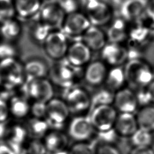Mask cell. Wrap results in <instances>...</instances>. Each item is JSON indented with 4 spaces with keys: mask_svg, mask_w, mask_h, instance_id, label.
I'll return each mask as SVG.
<instances>
[{
    "mask_svg": "<svg viewBox=\"0 0 154 154\" xmlns=\"http://www.w3.org/2000/svg\"><path fill=\"white\" fill-rule=\"evenodd\" d=\"M18 154H28L27 151H25V150H22Z\"/></svg>",
    "mask_w": 154,
    "mask_h": 154,
    "instance_id": "cell-49",
    "label": "cell"
},
{
    "mask_svg": "<svg viewBox=\"0 0 154 154\" xmlns=\"http://www.w3.org/2000/svg\"><path fill=\"white\" fill-rule=\"evenodd\" d=\"M114 2H116V3H118V4H120V5H121V4L122 3V2H123L125 1H126V0H113Z\"/></svg>",
    "mask_w": 154,
    "mask_h": 154,
    "instance_id": "cell-48",
    "label": "cell"
},
{
    "mask_svg": "<svg viewBox=\"0 0 154 154\" xmlns=\"http://www.w3.org/2000/svg\"><path fill=\"white\" fill-rule=\"evenodd\" d=\"M112 105L120 113L134 114L139 106L135 91L127 87L117 91Z\"/></svg>",
    "mask_w": 154,
    "mask_h": 154,
    "instance_id": "cell-14",
    "label": "cell"
},
{
    "mask_svg": "<svg viewBox=\"0 0 154 154\" xmlns=\"http://www.w3.org/2000/svg\"><path fill=\"white\" fill-rule=\"evenodd\" d=\"M26 91L34 101L47 103L54 97L53 84L46 78L32 79L26 82Z\"/></svg>",
    "mask_w": 154,
    "mask_h": 154,
    "instance_id": "cell-11",
    "label": "cell"
},
{
    "mask_svg": "<svg viewBox=\"0 0 154 154\" xmlns=\"http://www.w3.org/2000/svg\"><path fill=\"white\" fill-rule=\"evenodd\" d=\"M91 25L87 16L82 11L66 14L61 30L68 37L75 40H81V37Z\"/></svg>",
    "mask_w": 154,
    "mask_h": 154,
    "instance_id": "cell-8",
    "label": "cell"
},
{
    "mask_svg": "<svg viewBox=\"0 0 154 154\" xmlns=\"http://www.w3.org/2000/svg\"><path fill=\"white\" fill-rule=\"evenodd\" d=\"M0 32L7 40H13L17 38L21 32L20 23L14 18L0 24Z\"/></svg>",
    "mask_w": 154,
    "mask_h": 154,
    "instance_id": "cell-27",
    "label": "cell"
},
{
    "mask_svg": "<svg viewBox=\"0 0 154 154\" xmlns=\"http://www.w3.org/2000/svg\"><path fill=\"white\" fill-rule=\"evenodd\" d=\"M82 11L93 25L103 27L113 19V9L105 0H79Z\"/></svg>",
    "mask_w": 154,
    "mask_h": 154,
    "instance_id": "cell-2",
    "label": "cell"
},
{
    "mask_svg": "<svg viewBox=\"0 0 154 154\" xmlns=\"http://www.w3.org/2000/svg\"><path fill=\"white\" fill-rule=\"evenodd\" d=\"M96 154H121V152L112 143H101L96 148Z\"/></svg>",
    "mask_w": 154,
    "mask_h": 154,
    "instance_id": "cell-37",
    "label": "cell"
},
{
    "mask_svg": "<svg viewBox=\"0 0 154 154\" xmlns=\"http://www.w3.org/2000/svg\"><path fill=\"white\" fill-rule=\"evenodd\" d=\"M145 16L151 22L154 23V0H148Z\"/></svg>",
    "mask_w": 154,
    "mask_h": 154,
    "instance_id": "cell-41",
    "label": "cell"
},
{
    "mask_svg": "<svg viewBox=\"0 0 154 154\" xmlns=\"http://www.w3.org/2000/svg\"><path fill=\"white\" fill-rule=\"evenodd\" d=\"M16 14L23 19L35 16L42 8V0H14Z\"/></svg>",
    "mask_w": 154,
    "mask_h": 154,
    "instance_id": "cell-21",
    "label": "cell"
},
{
    "mask_svg": "<svg viewBox=\"0 0 154 154\" xmlns=\"http://www.w3.org/2000/svg\"><path fill=\"white\" fill-rule=\"evenodd\" d=\"M0 154H14L6 143L0 144Z\"/></svg>",
    "mask_w": 154,
    "mask_h": 154,
    "instance_id": "cell-44",
    "label": "cell"
},
{
    "mask_svg": "<svg viewBox=\"0 0 154 154\" xmlns=\"http://www.w3.org/2000/svg\"><path fill=\"white\" fill-rule=\"evenodd\" d=\"M127 82L124 67L122 66L109 67L104 86L114 92L126 87Z\"/></svg>",
    "mask_w": 154,
    "mask_h": 154,
    "instance_id": "cell-22",
    "label": "cell"
},
{
    "mask_svg": "<svg viewBox=\"0 0 154 154\" xmlns=\"http://www.w3.org/2000/svg\"><path fill=\"white\" fill-rule=\"evenodd\" d=\"M129 23L122 17L112 19L106 32L108 42L122 44L126 43L129 37Z\"/></svg>",
    "mask_w": 154,
    "mask_h": 154,
    "instance_id": "cell-19",
    "label": "cell"
},
{
    "mask_svg": "<svg viewBox=\"0 0 154 154\" xmlns=\"http://www.w3.org/2000/svg\"><path fill=\"white\" fill-rule=\"evenodd\" d=\"M148 0H126L120 5L121 17L128 22L138 20L145 16Z\"/></svg>",
    "mask_w": 154,
    "mask_h": 154,
    "instance_id": "cell-17",
    "label": "cell"
},
{
    "mask_svg": "<svg viewBox=\"0 0 154 154\" xmlns=\"http://www.w3.org/2000/svg\"><path fill=\"white\" fill-rule=\"evenodd\" d=\"M138 129L135 115L120 113L117 117L114 129L119 137H131Z\"/></svg>",
    "mask_w": 154,
    "mask_h": 154,
    "instance_id": "cell-20",
    "label": "cell"
},
{
    "mask_svg": "<svg viewBox=\"0 0 154 154\" xmlns=\"http://www.w3.org/2000/svg\"><path fill=\"white\" fill-rule=\"evenodd\" d=\"M58 5L66 14L79 11L80 8L79 0H61Z\"/></svg>",
    "mask_w": 154,
    "mask_h": 154,
    "instance_id": "cell-35",
    "label": "cell"
},
{
    "mask_svg": "<svg viewBox=\"0 0 154 154\" xmlns=\"http://www.w3.org/2000/svg\"><path fill=\"white\" fill-rule=\"evenodd\" d=\"M26 135V128L20 125H15L10 129L8 128L5 137H7V141L21 145Z\"/></svg>",
    "mask_w": 154,
    "mask_h": 154,
    "instance_id": "cell-31",
    "label": "cell"
},
{
    "mask_svg": "<svg viewBox=\"0 0 154 154\" xmlns=\"http://www.w3.org/2000/svg\"><path fill=\"white\" fill-rule=\"evenodd\" d=\"M23 70L26 82L46 78L49 72L47 65L38 59H32L26 62L23 66Z\"/></svg>",
    "mask_w": 154,
    "mask_h": 154,
    "instance_id": "cell-23",
    "label": "cell"
},
{
    "mask_svg": "<svg viewBox=\"0 0 154 154\" xmlns=\"http://www.w3.org/2000/svg\"><path fill=\"white\" fill-rule=\"evenodd\" d=\"M46 55L51 60L59 61L65 59L70 44L68 37L60 29L52 30L43 42Z\"/></svg>",
    "mask_w": 154,
    "mask_h": 154,
    "instance_id": "cell-5",
    "label": "cell"
},
{
    "mask_svg": "<svg viewBox=\"0 0 154 154\" xmlns=\"http://www.w3.org/2000/svg\"><path fill=\"white\" fill-rule=\"evenodd\" d=\"M124 70L127 85L134 90L147 87L154 79V69L141 57L128 60Z\"/></svg>",
    "mask_w": 154,
    "mask_h": 154,
    "instance_id": "cell-1",
    "label": "cell"
},
{
    "mask_svg": "<svg viewBox=\"0 0 154 154\" xmlns=\"http://www.w3.org/2000/svg\"><path fill=\"white\" fill-rule=\"evenodd\" d=\"M138 128L154 132V105L141 106L135 115Z\"/></svg>",
    "mask_w": 154,
    "mask_h": 154,
    "instance_id": "cell-24",
    "label": "cell"
},
{
    "mask_svg": "<svg viewBox=\"0 0 154 154\" xmlns=\"http://www.w3.org/2000/svg\"><path fill=\"white\" fill-rule=\"evenodd\" d=\"M8 128L5 122H0V138L5 137Z\"/></svg>",
    "mask_w": 154,
    "mask_h": 154,
    "instance_id": "cell-45",
    "label": "cell"
},
{
    "mask_svg": "<svg viewBox=\"0 0 154 154\" xmlns=\"http://www.w3.org/2000/svg\"><path fill=\"white\" fill-rule=\"evenodd\" d=\"M115 92L105 86L91 95V107L102 105H112Z\"/></svg>",
    "mask_w": 154,
    "mask_h": 154,
    "instance_id": "cell-29",
    "label": "cell"
},
{
    "mask_svg": "<svg viewBox=\"0 0 154 154\" xmlns=\"http://www.w3.org/2000/svg\"><path fill=\"white\" fill-rule=\"evenodd\" d=\"M96 131L89 117L79 115L70 122L68 132L69 135L78 141H84L90 138Z\"/></svg>",
    "mask_w": 154,
    "mask_h": 154,
    "instance_id": "cell-15",
    "label": "cell"
},
{
    "mask_svg": "<svg viewBox=\"0 0 154 154\" xmlns=\"http://www.w3.org/2000/svg\"><path fill=\"white\" fill-rule=\"evenodd\" d=\"M61 0H42L45 4H58Z\"/></svg>",
    "mask_w": 154,
    "mask_h": 154,
    "instance_id": "cell-46",
    "label": "cell"
},
{
    "mask_svg": "<svg viewBox=\"0 0 154 154\" xmlns=\"http://www.w3.org/2000/svg\"><path fill=\"white\" fill-rule=\"evenodd\" d=\"M152 103L154 104V79L146 87Z\"/></svg>",
    "mask_w": 154,
    "mask_h": 154,
    "instance_id": "cell-43",
    "label": "cell"
},
{
    "mask_svg": "<svg viewBox=\"0 0 154 154\" xmlns=\"http://www.w3.org/2000/svg\"><path fill=\"white\" fill-rule=\"evenodd\" d=\"M57 62L49 72L52 84L64 90L76 85L79 78L78 70L80 69L72 66L66 60Z\"/></svg>",
    "mask_w": 154,
    "mask_h": 154,
    "instance_id": "cell-4",
    "label": "cell"
},
{
    "mask_svg": "<svg viewBox=\"0 0 154 154\" xmlns=\"http://www.w3.org/2000/svg\"><path fill=\"white\" fill-rule=\"evenodd\" d=\"M64 100L70 113L81 115L91 108V95L86 89L76 85L65 90Z\"/></svg>",
    "mask_w": 154,
    "mask_h": 154,
    "instance_id": "cell-6",
    "label": "cell"
},
{
    "mask_svg": "<svg viewBox=\"0 0 154 154\" xmlns=\"http://www.w3.org/2000/svg\"><path fill=\"white\" fill-rule=\"evenodd\" d=\"M10 113L17 118H23L30 112L31 105L22 96H14L10 98L8 103Z\"/></svg>",
    "mask_w": 154,
    "mask_h": 154,
    "instance_id": "cell-26",
    "label": "cell"
},
{
    "mask_svg": "<svg viewBox=\"0 0 154 154\" xmlns=\"http://www.w3.org/2000/svg\"><path fill=\"white\" fill-rule=\"evenodd\" d=\"M68 154H96V148L93 144L79 141L70 147Z\"/></svg>",
    "mask_w": 154,
    "mask_h": 154,
    "instance_id": "cell-34",
    "label": "cell"
},
{
    "mask_svg": "<svg viewBox=\"0 0 154 154\" xmlns=\"http://www.w3.org/2000/svg\"><path fill=\"white\" fill-rule=\"evenodd\" d=\"M70 111L64 99L53 97L46 103V120L49 127L60 129L63 127Z\"/></svg>",
    "mask_w": 154,
    "mask_h": 154,
    "instance_id": "cell-9",
    "label": "cell"
},
{
    "mask_svg": "<svg viewBox=\"0 0 154 154\" xmlns=\"http://www.w3.org/2000/svg\"><path fill=\"white\" fill-rule=\"evenodd\" d=\"M16 15L12 0H0V24L13 19Z\"/></svg>",
    "mask_w": 154,
    "mask_h": 154,
    "instance_id": "cell-32",
    "label": "cell"
},
{
    "mask_svg": "<svg viewBox=\"0 0 154 154\" xmlns=\"http://www.w3.org/2000/svg\"><path fill=\"white\" fill-rule=\"evenodd\" d=\"M30 112L33 115L34 117L43 118L46 116V103L34 101L31 105Z\"/></svg>",
    "mask_w": 154,
    "mask_h": 154,
    "instance_id": "cell-36",
    "label": "cell"
},
{
    "mask_svg": "<svg viewBox=\"0 0 154 154\" xmlns=\"http://www.w3.org/2000/svg\"><path fill=\"white\" fill-rule=\"evenodd\" d=\"M39 20L52 30L61 29L66 14L58 4H44L39 11Z\"/></svg>",
    "mask_w": 154,
    "mask_h": 154,
    "instance_id": "cell-16",
    "label": "cell"
},
{
    "mask_svg": "<svg viewBox=\"0 0 154 154\" xmlns=\"http://www.w3.org/2000/svg\"><path fill=\"white\" fill-rule=\"evenodd\" d=\"M68 144L67 137L59 131L51 132L45 139V146L52 153L64 150Z\"/></svg>",
    "mask_w": 154,
    "mask_h": 154,
    "instance_id": "cell-25",
    "label": "cell"
},
{
    "mask_svg": "<svg viewBox=\"0 0 154 154\" xmlns=\"http://www.w3.org/2000/svg\"><path fill=\"white\" fill-rule=\"evenodd\" d=\"M48 128L49 126L46 120L33 117L27 123L26 129L27 134L31 137L38 138L44 135Z\"/></svg>",
    "mask_w": 154,
    "mask_h": 154,
    "instance_id": "cell-28",
    "label": "cell"
},
{
    "mask_svg": "<svg viewBox=\"0 0 154 154\" xmlns=\"http://www.w3.org/2000/svg\"><path fill=\"white\" fill-rule=\"evenodd\" d=\"M118 111L112 105L93 107L89 118L96 132H105L114 128Z\"/></svg>",
    "mask_w": 154,
    "mask_h": 154,
    "instance_id": "cell-7",
    "label": "cell"
},
{
    "mask_svg": "<svg viewBox=\"0 0 154 154\" xmlns=\"http://www.w3.org/2000/svg\"><path fill=\"white\" fill-rule=\"evenodd\" d=\"M10 113L8 103L0 96V122H5Z\"/></svg>",
    "mask_w": 154,
    "mask_h": 154,
    "instance_id": "cell-40",
    "label": "cell"
},
{
    "mask_svg": "<svg viewBox=\"0 0 154 154\" xmlns=\"http://www.w3.org/2000/svg\"><path fill=\"white\" fill-rule=\"evenodd\" d=\"M108 70V66L101 59L95 60L85 67L82 77L87 85L99 87L104 85Z\"/></svg>",
    "mask_w": 154,
    "mask_h": 154,
    "instance_id": "cell-13",
    "label": "cell"
},
{
    "mask_svg": "<svg viewBox=\"0 0 154 154\" xmlns=\"http://www.w3.org/2000/svg\"><path fill=\"white\" fill-rule=\"evenodd\" d=\"M81 40L92 52L100 51L108 42L106 32L102 27L93 25L84 33Z\"/></svg>",
    "mask_w": 154,
    "mask_h": 154,
    "instance_id": "cell-18",
    "label": "cell"
},
{
    "mask_svg": "<svg viewBox=\"0 0 154 154\" xmlns=\"http://www.w3.org/2000/svg\"><path fill=\"white\" fill-rule=\"evenodd\" d=\"M100 52V59L109 67L122 66L129 60L126 45L108 42Z\"/></svg>",
    "mask_w": 154,
    "mask_h": 154,
    "instance_id": "cell-10",
    "label": "cell"
},
{
    "mask_svg": "<svg viewBox=\"0 0 154 154\" xmlns=\"http://www.w3.org/2000/svg\"><path fill=\"white\" fill-rule=\"evenodd\" d=\"M129 154H154L151 147H134Z\"/></svg>",
    "mask_w": 154,
    "mask_h": 154,
    "instance_id": "cell-42",
    "label": "cell"
},
{
    "mask_svg": "<svg viewBox=\"0 0 154 154\" xmlns=\"http://www.w3.org/2000/svg\"><path fill=\"white\" fill-rule=\"evenodd\" d=\"M91 53L90 49L81 40H76L70 44L65 59L72 66L81 69L91 61Z\"/></svg>",
    "mask_w": 154,
    "mask_h": 154,
    "instance_id": "cell-12",
    "label": "cell"
},
{
    "mask_svg": "<svg viewBox=\"0 0 154 154\" xmlns=\"http://www.w3.org/2000/svg\"><path fill=\"white\" fill-rule=\"evenodd\" d=\"M46 150L45 145L38 140H35L29 143L27 152L28 154H46Z\"/></svg>",
    "mask_w": 154,
    "mask_h": 154,
    "instance_id": "cell-38",
    "label": "cell"
},
{
    "mask_svg": "<svg viewBox=\"0 0 154 154\" xmlns=\"http://www.w3.org/2000/svg\"><path fill=\"white\" fill-rule=\"evenodd\" d=\"M53 154H68V152H66L65 150H62V151H60V152H54V153H53Z\"/></svg>",
    "mask_w": 154,
    "mask_h": 154,
    "instance_id": "cell-47",
    "label": "cell"
},
{
    "mask_svg": "<svg viewBox=\"0 0 154 154\" xmlns=\"http://www.w3.org/2000/svg\"><path fill=\"white\" fill-rule=\"evenodd\" d=\"M25 79L23 66L14 58L0 60V87L11 91L22 84Z\"/></svg>",
    "mask_w": 154,
    "mask_h": 154,
    "instance_id": "cell-3",
    "label": "cell"
},
{
    "mask_svg": "<svg viewBox=\"0 0 154 154\" xmlns=\"http://www.w3.org/2000/svg\"><path fill=\"white\" fill-rule=\"evenodd\" d=\"M131 138L134 147H151L154 141L152 132L140 128L131 137Z\"/></svg>",
    "mask_w": 154,
    "mask_h": 154,
    "instance_id": "cell-30",
    "label": "cell"
},
{
    "mask_svg": "<svg viewBox=\"0 0 154 154\" xmlns=\"http://www.w3.org/2000/svg\"><path fill=\"white\" fill-rule=\"evenodd\" d=\"M16 55L15 49L7 43H0V60L14 58Z\"/></svg>",
    "mask_w": 154,
    "mask_h": 154,
    "instance_id": "cell-39",
    "label": "cell"
},
{
    "mask_svg": "<svg viewBox=\"0 0 154 154\" xmlns=\"http://www.w3.org/2000/svg\"><path fill=\"white\" fill-rule=\"evenodd\" d=\"M52 30L48 25L39 20L32 28L31 34L35 40L43 43Z\"/></svg>",
    "mask_w": 154,
    "mask_h": 154,
    "instance_id": "cell-33",
    "label": "cell"
}]
</instances>
